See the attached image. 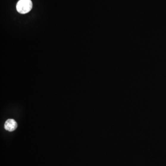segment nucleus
Segmentation results:
<instances>
[{
    "label": "nucleus",
    "mask_w": 166,
    "mask_h": 166,
    "mask_svg": "<svg viewBox=\"0 0 166 166\" xmlns=\"http://www.w3.org/2000/svg\"><path fill=\"white\" fill-rule=\"evenodd\" d=\"M32 8L31 0H20L16 5V9L19 13L26 14L29 12Z\"/></svg>",
    "instance_id": "f257e3e1"
},
{
    "label": "nucleus",
    "mask_w": 166,
    "mask_h": 166,
    "mask_svg": "<svg viewBox=\"0 0 166 166\" xmlns=\"http://www.w3.org/2000/svg\"><path fill=\"white\" fill-rule=\"evenodd\" d=\"M17 127V124L13 119H8L4 125V128L6 130L9 131H15Z\"/></svg>",
    "instance_id": "f03ea898"
}]
</instances>
